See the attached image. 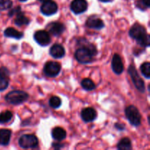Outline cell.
<instances>
[{"label":"cell","mask_w":150,"mask_h":150,"mask_svg":"<svg viewBox=\"0 0 150 150\" xmlns=\"http://www.w3.org/2000/svg\"><path fill=\"white\" fill-rule=\"evenodd\" d=\"M130 36L137 41L141 46L148 47L150 43V37L146 32V29L139 23H135L130 29Z\"/></svg>","instance_id":"6da1fadb"},{"label":"cell","mask_w":150,"mask_h":150,"mask_svg":"<svg viewBox=\"0 0 150 150\" xmlns=\"http://www.w3.org/2000/svg\"><path fill=\"white\" fill-rule=\"evenodd\" d=\"M96 48L92 44L83 45L76 50L75 57L79 62L82 64H88L93 60V57L97 54Z\"/></svg>","instance_id":"7a4b0ae2"},{"label":"cell","mask_w":150,"mask_h":150,"mask_svg":"<svg viewBox=\"0 0 150 150\" xmlns=\"http://www.w3.org/2000/svg\"><path fill=\"white\" fill-rule=\"evenodd\" d=\"M29 95L23 91L16 90L9 92L5 97L7 103L13 105H19L27 100Z\"/></svg>","instance_id":"3957f363"},{"label":"cell","mask_w":150,"mask_h":150,"mask_svg":"<svg viewBox=\"0 0 150 150\" xmlns=\"http://www.w3.org/2000/svg\"><path fill=\"white\" fill-rule=\"evenodd\" d=\"M125 115L132 125L138 127L141 125L142 116L139 110L134 105H129L125 109Z\"/></svg>","instance_id":"277c9868"},{"label":"cell","mask_w":150,"mask_h":150,"mask_svg":"<svg viewBox=\"0 0 150 150\" xmlns=\"http://www.w3.org/2000/svg\"><path fill=\"white\" fill-rule=\"evenodd\" d=\"M18 144L23 149L35 148L38 145V139L34 135L25 134L19 139Z\"/></svg>","instance_id":"5b68a950"},{"label":"cell","mask_w":150,"mask_h":150,"mask_svg":"<svg viewBox=\"0 0 150 150\" xmlns=\"http://www.w3.org/2000/svg\"><path fill=\"white\" fill-rule=\"evenodd\" d=\"M128 73L130 74V77L132 79V81L134 83L135 86L138 90L140 91L141 92H145V83L142 79V78L139 76L137 70L135 68L133 65H130L128 68Z\"/></svg>","instance_id":"8992f818"},{"label":"cell","mask_w":150,"mask_h":150,"mask_svg":"<svg viewBox=\"0 0 150 150\" xmlns=\"http://www.w3.org/2000/svg\"><path fill=\"white\" fill-rule=\"evenodd\" d=\"M44 73L48 77H56L61 71V65L57 62H48L44 66Z\"/></svg>","instance_id":"52a82bcc"},{"label":"cell","mask_w":150,"mask_h":150,"mask_svg":"<svg viewBox=\"0 0 150 150\" xmlns=\"http://www.w3.org/2000/svg\"><path fill=\"white\" fill-rule=\"evenodd\" d=\"M34 38H35V40L42 46H46L51 42V38H50L49 33L46 31H37L34 35Z\"/></svg>","instance_id":"ba28073f"},{"label":"cell","mask_w":150,"mask_h":150,"mask_svg":"<svg viewBox=\"0 0 150 150\" xmlns=\"http://www.w3.org/2000/svg\"><path fill=\"white\" fill-rule=\"evenodd\" d=\"M41 13L43 15L47 16H52L55 14L58 10V6L55 1H53L51 0L48 1L43 2V4L41 6Z\"/></svg>","instance_id":"9c48e42d"},{"label":"cell","mask_w":150,"mask_h":150,"mask_svg":"<svg viewBox=\"0 0 150 150\" xmlns=\"http://www.w3.org/2000/svg\"><path fill=\"white\" fill-rule=\"evenodd\" d=\"M88 4L86 0H73L70 4V9L75 14H81L87 10Z\"/></svg>","instance_id":"30bf717a"},{"label":"cell","mask_w":150,"mask_h":150,"mask_svg":"<svg viewBox=\"0 0 150 150\" xmlns=\"http://www.w3.org/2000/svg\"><path fill=\"white\" fill-rule=\"evenodd\" d=\"M10 73L5 67H0V92L5 90L9 85Z\"/></svg>","instance_id":"8fae6325"},{"label":"cell","mask_w":150,"mask_h":150,"mask_svg":"<svg viewBox=\"0 0 150 150\" xmlns=\"http://www.w3.org/2000/svg\"><path fill=\"white\" fill-rule=\"evenodd\" d=\"M111 67L112 70L116 74L120 75L122 73L124 70V64H123L122 60L119 54H114L113 57L112 62H111Z\"/></svg>","instance_id":"7c38bea8"},{"label":"cell","mask_w":150,"mask_h":150,"mask_svg":"<svg viewBox=\"0 0 150 150\" xmlns=\"http://www.w3.org/2000/svg\"><path fill=\"white\" fill-rule=\"evenodd\" d=\"M48 30L49 33L54 36H58L64 32L65 27L64 24L59 22H52L48 25Z\"/></svg>","instance_id":"4fadbf2b"},{"label":"cell","mask_w":150,"mask_h":150,"mask_svg":"<svg viewBox=\"0 0 150 150\" xmlns=\"http://www.w3.org/2000/svg\"><path fill=\"white\" fill-rule=\"evenodd\" d=\"M82 120L86 122H90L94 121L97 118V112L93 108H83L81 113Z\"/></svg>","instance_id":"5bb4252c"},{"label":"cell","mask_w":150,"mask_h":150,"mask_svg":"<svg viewBox=\"0 0 150 150\" xmlns=\"http://www.w3.org/2000/svg\"><path fill=\"white\" fill-rule=\"evenodd\" d=\"M86 25L89 28L95 29H101L105 26L103 21L100 18L95 17V16H91L90 18H89L88 20L86 21Z\"/></svg>","instance_id":"9a60e30c"},{"label":"cell","mask_w":150,"mask_h":150,"mask_svg":"<svg viewBox=\"0 0 150 150\" xmlns=\"http://www.w3.org/2000/svg\"><path fill=\"white\" fill-rule=\"evenodd\" d=\"M50 54L51 57L56 59L62 58L65 54L64 48L60 44H54L50 48Z\"/></svg>","instance_id":"2e32d148"},{"label":"cell","mask_w":150,"mask_h":150,"mask_svg":"<svg viewBox=\"0 0 150 150\" xmlns=\"http://www.w3.org/2000/svg\"><path fill=\"white\" fill-rule=\"evenodd\" d=\"M11 138V130L7 129L0 130V145L7 146L10 143Z\"/></svg>","instance_id":"e0dca14e"},{"label":"cell","mask_w":150,"mask_h":150,"mask_svg":"<svg viewBox=\"0 0 150 150\" xmlns=\"http://www.w3.org/2000/svg\"><path fill=\"white\" fill-rule=\"evenodd\" d=\"M51 134H52L53 139L57 141L64 140L66 136H67V133H66L65 130L59 127H57L53 129Z\"/></svg>","instance_id":"ac0fdd59"},{"label":"cell","mask_w":150,"mask_h":150,"mask_svg":"<svg viewBox=\"0 0 150 150\" xmlns=\"http://www.w3.org/2000/svg\"><path fill=\"white\" fill-rule=\"evenodd\" d=\"M4 35H5L6 37H7V38H12L16 40L21 39V38H23V36L22 32H18V31H17L16 29H13V28L12 27L7 28V29L4 30Z\"/></svg>","instance_id":"d6986e66"},{"label":"cell","mask_w":150,"mask_h":150,"mask_svg":"<svg viewBox=\"0 0 150 150\" xmlns=\"http://www.w3.org/2000/svg\"><path fill=\"white\" fill-rule=\"evenodd\" d=\"M29 19L27 17L24 16L23 13H21V11H20L19 13H18L16 14V20H15V23L16 25L18 26H24V25L29 24Z\"/></svg>","instance_id":"ffe728a7"},{"label":"cell","mask_w":150,"mask_h":150,"mask_svg":"<svg viewBox=\"0 0 150 150\" xmlns=\"http://www.w3.org/2000/svg\"><path fill=\"white\" fill-rule=\"evenodd\" d=\"M117 148L120 150H130L132 149L131 141L128 138H124L118 143Z\"/></svg>","instance_id":"44dd1931"},{"label":"cell","mask_w":150,"mask_h":150,"mask_svg":"<svg viewBox=\"0 0 150 150\" xmlns=\"http://www.w3.org/2000/svg\"><path fill=\"white\" fill-rule=\"evenodd\" d=\"M13 113L11 111H6L0 114V124H5L9 122L13 119Z\"/></svg>","instance_id":"7402d4cb"},{"label":"cell","mask_w":150,"mask_h":150,"mask_svg":"<svg viewBox=\"0 0 150 150\" xmlns=\"http://www.w3.org/2000/svg\"><path fill=\"white\" fill-rule=\"evenodd\" d=\"M81 86L86 91H92L95 89V87H96L95 83L89 79H83L81 81Z\"/></svg>","instance_id":"603a6c76"},{"label":"cell","mask_w":150,"mask_h":150,"mask_svg":"<svg viewBox=\"0 0 150 150\" xmlns=\"http://www.w3.org/2000/svg\"><path fill=\"white\" fill-rule=\"evenodd\" d=\"M141 72L145 78L150 79V63L146 62L142 64L141 66Z\"/></svg>","instance_id":"cb8c5ba5"},{"label":"cell","mask_w":150,"mask_h":150,"mask_svg":"<svg viewBox=\"0 0 150 150\" xmlns=\"http://www.w3.org/2000/svg\"><path fill=\"white\" fill-rule=\"evenodd\" d=\"M49 105L53 108H58L61 106L62 100L59 97L53 96L49 100Z\"/></svg>","instance_id":"d4e9b609"},{"label":"cell","mask_w":150,"mask_h":150,"mask_svg":"<svg viewBox=\"0 0 150 150\" xmlns=\"http://www.w3.org/2000/svg\"><path fill=\"white\" fill-rule=\"evenodd\" d=\"M13 1L11 0H0V10H7L11 8Z\"/></svg>","instance_id":"484cf974"},{"label":"cell","mask_w":150,"mask_h":150,"mask_svg":"<svg viewBox=\"0 0 150 150\" xmlns=\"http://www.w3.org/2000/svg\"><path fill=\"white\" fill-rule=\"evenodd\" d=\"M139 3H140V4L138 5V7H139V8L142 9V10L148 8L150 6V0H141V1H139Z\"/></svg>","instance_id":"4316f807"},{"label":"cell","mask_w":150,"mask_h":150,"mask_svg":"<svg viewBox=\"0 0 150 150\" xmlns=\"http://www.w3.org/2000/svg\"><path fill=\"white\" fill-rule=\"evenodd\" d=\"M20 11H21V7H19V6L17 7H15L14 9H13V10H11L10 12H9V16H14L15 14L16 15Z\"/></svg>","instance_id":"83f0119b"},{"label":"cell","mask_w":150,"mask_h":150,"mask_svg":"<svg viewBox=\"0 0 150 150\" xmlns=\"http://www.w3.org/2000/svg\"><path fill=\"white\" fill-rule=\"evenodd\" d=\"M114 126H115L116 128H117L118 130H125V125L122 124H120V123H116L115 125Z\"/></svg>","instance_id":"f1b7e54d"},{"label":"cell","mask_w":150,"mask_h":150,"mask_svg":"<svg viewBox=\"0 0 150 150\" xmlns=\"http://www.w3.org/2000/svg\"><path fill=\"white\" fill-rule=\"evenodd\" d=\"M100 1H103V2H108V1H112V0H100Z\"/></svg>","instance_id":"f546056e"},{"label":"cell","mask_w":150,"mask_h":150,"mask_svg":"<svg viewBox=\"0 0 150 150\" xmlns=\"http://www.w3.org/2000/svg\"><path fill=\"white\" fill-rule=\"evenodd\" d=\"M39 1H42V2H45V1H50V0H39Z\"/></svg>","instance_id":"4dcf8cb0"},{"label":"cell","mask_w":150,"mask_h":150,"mask_svg":"<svg viewBox=\"0 0 150 150\" xmlns=\"http://www.w3.org/2000/svg\"><path fill=\"white\" fill-rule=\"evenodd\" d=\"M19 1H26V0H19Z\"/></svg>","instance_id":"1f68e13d"}]
</instances>
